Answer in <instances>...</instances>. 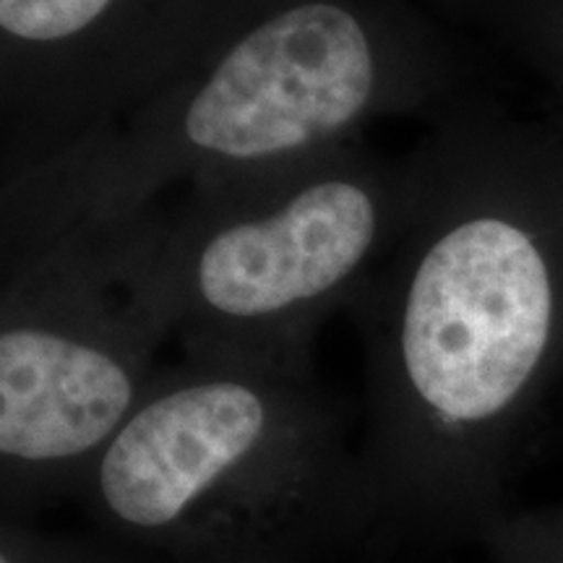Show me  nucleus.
Masks as SVG:
<instances>
[{"label":"nucleus","mask_w":563,"mask_h":563,"mask_svg":"<svg viewBox=\"0 0 563 563\" xmlns=\"http://www.w3.org/2000/svg\"><path fill=\"white\" fill-rule=\"evenodd\" d=\"M402 235L347 308L378 538L470 540L563 384V129L481 89L428 121Z\"/></svg>","instance_id":"nucleus-1"},{"label":"nucleus","mask_w":563,"mask_h":563,"mask_svg":"<svg viewBox=\"0 0 563 563\" xmlns=\"http://www.w3.org/2000/svg\"><path fill=\"white\" fill-rule=\"evenodd\" d=\"M477 91L449 47L347 0L279 3L102 131L3 175L0 258L104 238L173 196L298 165Z\"/></svg>","instance_id":"nucleus-2"},{"label":"nucleus","mask_w":563,"mask_h":563,"mask_svg":"<svg viewBox=\"0 0 563 563\" xmlns=\"http://www.w3.org/2000/svg\"><path fill=\"white\" fill-rule=\"evenodd\" d=\"M74 504L139 563H321L378 534L347 415L313 371L183 355Z\"/></svg>","instance_id":"nucleus-3"},{"label":"nucleus","mask_w":563,"mask_h":563,"mask_svg":"<svg viewBox=\"0 0 563 563\" xmlns=\"http://www.w3.org/2000/svg\"><path fill=\"white\" fill-rule=\"evenodd\" d=\"M415 191L412 150L391 159L355 141L183 191L112 235L133 295L183 357L313 371L316 334L402 235Z\"/></svg>","instance_id":"nucleus-4"},{"label":"nucleus","mask_w":563,"mask_h":563,"mask_svg":"<svg viewBox=\"0 0 563 563\" xmlns=\"http://www.w3.org/2000/svg\"><path fill=\"white\" fill-rule=\"evenodd\" d=\"M165 344L115 235L0 258V517L76 501Z\"/></svg>","instance_id":"nucleus-5"},{"label":"nucleus","mask_w":563,"mask_h":563,"mask_svg":"<svg viewBox=\"0 0 563 563\" xmlns=\"http://www.w3.org/2000/svg\"><path fill=\"white\" fill-rule=\"evenodd\" d=\"M485 563H563V504L514 511L481 534Z\"/></svg>","instance_id":"nucleus-6"},{"label":"nucleus","mask_w":563,"mask_h":563,"mask_svg":"<svg viewBox=\"0 0 563 563\" xmlns=\"http://www.w3.org/2000/svg\"><path fill=\"white\" fill-rule=\"evenodd\" d=\"M0 563H139L102 538L40 530L32 519L0 517Z\"/></svg>","instance_id":"nucleus-7"},{"label":"nucleus","mask_w":563,"mask_h":563,"mask_svg":"<svg viewBox=\"0 0 563 563\" xmlns=\"http://www.w3.org/2000/svg\"><path fill=\"white\" fill-rule=\"evenodd\" d=\"M553 95H555V97H559V102H561V104H563V79H561V81H559V84H555V89H553Z\"/></svg>","instance_id":"nucleus-8"}]
</instances>
